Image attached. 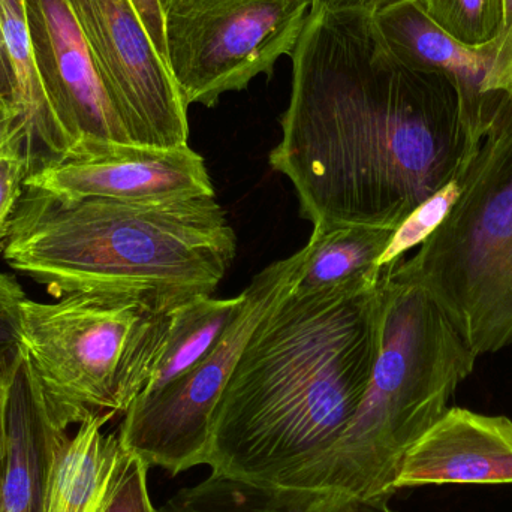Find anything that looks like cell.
I'll list each match as a JSON object with an SVG mask.
<instances>
[{
  "instance_id": "obj_9",
  "label": "cell",
  "mask_w": 512,
  "mask_h": 512,
  "mask_svg": "<svg viewBox=\"0 0 512 512\" xmlns=\"http://www.w3.org/2000/svg\"><path fill=\"white\" fill-rule=\"evenodd\" d=\"M134 146H189L188 105L129 0H68Z\"/></svg>"
},
{
  "instance_id": "obj_18",
  "label": "cell",
  "mask_w": 512,
  "mask_h": 512,
  "mask_svg": "<svg viewBox=\"0 0 512 512\" xmlns=\"http://www.w3.org/2000/svg\"><path fill=\"white\" fill-rule=\"evenodd\" d=\"M390 228L337 225L313 230L294 291L307 292L379 273V258L393 237Z\"/></svg>"
},
{
  "instance_id": "obj_21",
  "label": "cell",
  "mask_w": 512,
  "mask_h": 512,
  "mask_svg": "<svg viewBox=\"0 0 512 512\" xmlns=\"http://www.w3.org/2000/svg\"><path fill=\"white\" fill-rule=\"evenodd\" d=\"M463 174H457L444 188L439 189L433 197L418 206L402 224L399 225L388 243L387 249L378 261L379 268L391 267L402 261L411 249L423 245L436 228L442 224L451 207L462 191Z\"/></svg>"
},
{
  "instance_id": "obj_31",
  "label": "cell",
  "mask_w": 512,
  "mask_h": 512,
  "mask_svg": "<svg viewBox=\"0 0 512 512\" xmlns=\"http://www.w3.org/2000/svg\"><path fill=\"white\" fill-rule=\"evenodd\" d=\"M159 2H161L164 11L167 12L168 9H170V6L173 5L174 2H177V0H159Z\"/></svg>"
},
{
  "instance_id": "obj_30",
  "label": "cell",
  "mask_w": 512,
  "mask_h": 512,
  "mask_svg": "<svg viewBox=\"0 0 512 512\" xmlns=\"http://www.w3.org/2000/svg\"><path fill=\"white\" fill-rule=\"evenodd\" d=\"M512 29V0H504V32ZM502 32V33H504Z\"/></svg>"
},
{
  "instance_id": "obj_27",
  "label": "cell",
  "mask_w": 512,
  "mask_h": 512,
  "mask_svg": "<svg viewBox=\"0 0 512 512\" xmlns=\"http://www.w3.org/2000/svg\"><path fill=\"white\" fill-rule=\"evenodd\" d=\"M400 0H315V3L328 6V8H363L376 12L385 6L393 5Z\"/></svg>"
},
{
  "instance_id": "obj_3",
  "label": "cell",
  "mask_w": 512,
  "mask_h": 512,
  "mask_svg": "<svg viewBox=\"0 0 512 512\" xmlns=\"http://www.w3.org/2000/svg\"><path fill=\"white\" fill-rule=\"evenodd\" d=\"M237 254V237L215 195L185 200H63L24 189L2 255L59 298L128 295L171 313L212 295Z\"/></svg>"
},
{
  "instance_id": "obj_16",
  "label": "cell",
  "mask_w": 512,
  "mask_h": 512,
  "mask_svg": "<svg viewBox=\"0 0 512 512\" xmlns=\"http://www.w3.org/2000/svg\"><path fill=\"white\" fill-rule=\"evenodd\" d=\"M156 512H394L390 499H363L336 490L258 484L213 474L183 487Z\"/></svg>"
},
{
  "instance_id": "obj_7",
  "label": "cell",
  "mask_w": 512,
  "mask_h": 512,
  "mask_svg": "<svg viewBox=\"0 0 512 512\" xmlns=\"http://www.w3.org/2000/svg\"><path fill=\"white\" fill-rule=\"evenodd\" d=\"M304 248L267 265L243 291L242 312L216 348L179 378L141 393L123 414V448L147 468L171 475L206 465L212 415L252 331L262 316L285 297L300 276Z\"/></svg>"
},
{
  "instance_id": "obj_29",
  "label": "cell",
  "mask_w": 512,
  "mask_h": 512,
  "mask_svg": "<svg viewBox=\"0 0 512 512\" xmlns=\"http://www.w3.org/2000/svg\"><path fill=\"white\" fill-rule=\"evenodd\" d=\"M6 379L0 376V468H2L3 445H5V400Z\"/></svg>"
},
{
  "instance_id": "obj_15",
  "label": "cell",
  "mask_w": 512,
  "mask_h": 512,
  "mask_svg": "<svg viewBox=\"0 0 512 512\" xmlns=\"http://www.w3.org/2000/svg\"><path fill=\"white\" fill-rule=\"evenodd\" d=\"M116 417L101 414L78 424L77 433L60 447L45 512H108L134 457L119 433H102Z\"/></svg>"
},
{
  "instance_id": "obj_23",
  "label": "cell",
  "mask_w": 512,
  "mask_h": 512,
  "mask_svg": "<svg viewBox=\"0 0 512 512\" xmlns=\"http://www.w3.org/2000/svg\"><path fill=\"white\" fill-rule=\"evenodd\" d=\"M29 174L26 141H12L0 149V249L8 236L12 216L23 197Z\"/></svg>"
},
{
  "instance_id": "obj_17",
  "label": "cell",
  "mask_w": 512,
  "mask_h": 512,
  "mask_svg": "<svg viewBox=\"0 0 512 512\" xmlns=\"http://www.w3.org/2000/svg\"><path fill=\"white\" fill-rule=\"evenodd\" d=\"M0 30L14 78V101L29 135L32 174L44 165L71 158L72 150L54 120L36 72L24 0H0Z\"/></svg>"
},
{
  "instance_id": "obj_6",
  "label": "cell",
  "mask_w": 512,
  "mask_h": 512,
  "mask_svg": "<svg viewBox=\"0 0 512 512\" xmlns=\"http://www.w3.org/2000/svg\"><path fill=\"white\" fill-rule=\"evenodd\" d=\"M168 325L170 313L128 295L27 298L23 348L54 421L68 430L95 415L125 414L155 370Z\"/></svg>"
},
{
  "instance_id": "obj_26",
  "label": "cell",
  "mask_w": 512,
  "mask_h": 512,
  "mask_svg": "<svg viewBox=\"0 0 512 512\" xmlns=\"http://www.w3.org/2000/svg\"><path fill=\"white\" fill-rule=\"evenodd\" d=\"M24 140L29 152V135L20 108L0 84V149L12 141ZM30 159V152H29Z\"/></svg>"
},
{
  "instance_id": "obj_20",
  "label": "cell",
  "mask_w": 512,
  "mask_h": 512,
  "mask_svg": "<svg viewBox=\"0 0 512 512\" xmlns=\"http://www.w3.org/2000/svg\"><path fill=\"white\" fill-rule=\"evenodd\" d=\"M424 14L466 47H483L504 32V0H417Z\"/></svg>"
},
{
  "instance_id": "obj_28",
  "label": "cell",
  "mask_w": 512,
  "mask_h": 512,
  "mask_svg": "<svg viewBox=\"0 0 512 512\" xmlns=\"http://www.w3.org/2000/svg\"><path fill=\"white\" fill-rule=\"evenodd\" d=\"M0 84L14 98V78H12L11 66H9L8 56H6L2 30H0Z\"/></svg>"
},
{
  "instance_id": "obj_13",
  "label": "cell",
  "mask_w": 512,
  "mask_h": 512,
  "mask_svg": "<svg viewBox=\"0 0 512 512\" xmlns=\"http://www.w3.org/2000/svg\"><path fill=\"white\" fill-rule=\"evenodd\" d=\"M512 484V421L450 408L406 453L394 490Z\"/></svg>"
},
{
  "instance_id": "obj_10",
  "label": "cell",
  "mask_w": 512,
  "mask_h": 512,
  "mask_svg": "<svg viewBox=\"0 0 512 512\" xmlns=\"http://www.w3.org/2000/svg\"><path fill=\"white\" fill-rule=\"evenodd\" d=\"M36 72L71 158L134 146L68 0H24Z\"/></svg>"
},
{
  "instance_id": "obj_19",
  "label": "cell",
  "mask_w": 512,
  "mask_h": 512,
  "mask_svg": "<svg viewBox=\"0 0 512 512\" xmlns=\"http://www.w3.org/2000/svg\"><path fill=\"white\" fill-rule=\"evenodd\" d=\"M243 304L242 292L233 298L201 295L174 309L161 357L143 393L164 387L206 358L242 312Z\"/></svg>"
},
{
  "instance_id": "obj_14",
  "label": "cell",
  "mask_w": 512,
  "mask_h": 512,
  "mask_svg": "<svg viewBox=\"0 0 512 512\" xmlns=\"http://www.w3.org/2000/svg\"><path fill=\"white\" fill-rule=\"evenodd\" d=\"M66 438L23 349L6 382L0 512H45L57 454Z\"/></svg>"
},
{
  "instance_id": "obj_11",
  "label": "cell",
  "mask_w": 512,
  "mask_h": 512,
  "mask_svg": "<svg viewBox=\"0 0 512 512\" xmlns=\"http://www.w3.org/2000/svg\"><path fill=\"white\" fill-rule=\"evenodd\" d=\"M388 47L408 65L444 75L459 95L469 141L480 149L499 114L512 101V30L483 47H466L439 29L417 0L375 12Z\"/></svg>"
},
{
  "instance_id": "obj_24",
  "label": "cell",
  "mask_w": 512,
  "mask_h": 512,
  "mask_svg": "<svg viewBox=\"0 0 512 512\" xmlns=\"http://www.w3.org/2000/svg\"><path fill=\"white\" fill-rule=\"evenodd\" d=\"M147 471L138 459H132L108 512H156L147 486Z\"/></svg>"
},
{
  "instance_id": "obj_2",
  "label": "cell",
  "mask_w": 512,
  "mask_h": 512,
  "mask_svg": "<svg viewBox=\"0 0 512 512\" xmlns=\"http://www.w3.org/2000/svg\"><path fill=\"white\" fill-rule=\"evenodd\" d=\"M385 273L292 288L262 316L213 411V474L279 484L336 444L381 349Z\"/></svg>"
},
{
  "instance_id": "obj_25",
  "label": "cell",
  "mask_w": 512,
  "mask_h": 512,
  "mask_svg": "<svg viewBox=\"0 0 512 512\" xmlns=\"http://www.w3.org/2000/svg\"><path fill=\"white\" fill-rule=\"evenodd\" d=\"M143 23L150 41L168 66L167 33H165V11L159 0H129ZM170 69V68H168Z\"/></svg>"
},
{
  "instance_id": "obj_5",
  "label": "cell",
  "mask_w": 512,
  "mask_h": 512,
  "mask_svg": "<svg viewBox=\"0 0 512 512\" xmlns=\"http://www.w3.org/2000/svg\"><path fill=\"white\" fill-rule=\"evenodd\" d=\"M390 273L423 288L478 357L512 345V101L466 168L447 218Z\"/></svg>"
},
{
  "instance_id": "obj_4",
  "label": "cell",
  "mask_w": 512,
  "mask_h": 512,
  "mask_svg": "<svg viewBox=\"0 0 512 512\" xmlns=\"http://www.w3.org/2000/svg\"><path fill=\"white\" fill-rule=\"evenodd\" d=\"M381 349L360 408L343 435L279 486L388 498L409 448L450 409L478 355L447 313L385 267Z\"/></svg>"
},
{
  "instance_id": "obj_22",
  "label": "cell",
  "mask_w": 512,
  "mask_h": 512,
  "mask_svg": "<svg viewBox=\"0 0 512 512\" xmlns=\"http://www.w3.org/2000/svg\"><path fill=\"white\" fill-rule=\"evenodd\" d=\"M23 286L12 274L0 271V376L8 381L23 352Z\"/></svg>"
},
{
  "instance_id": "obj_1",
  "label": "cell",
  "mask_w": 512,
  "mask_h": 512,
  "mask_svg": "<svg viewBox=\"0 0 512 512\" xmlns=\"http://www.w3.org/2000/svg\"><path fill=\"white\" fill-rule=\"evenodd\" d=\"M291 59L268 162L313 230H397L477 155L453 84L400 60L375 12L315 3Z\"/></svg>"
},
{
  "instance_id": "obj_12",
  "label": "cell",
  "mask_w": 512,
  "mask_h": 512,
  "mask_svg": "<svg viewBox=\"0 0 512 512\" xmlns=\"http://www.w3.org/2000/svg\"><path fill=\"white\" fill-rule=\"evenodd\" d=\"M26 188L63 200H185L215 195L206 162L191 147L117 146L98 155L66 158L30 174Z\"/></svg>"
},
{
  "instance_id": "obj_8",
  "label": "cell",
  "mask_w": 512,
  "mask_h": 512,
  "mask_svg": "<svg viewBox=\"0 0 512 512\" xmlns=\"http://www.w3.org/2000/svg\"><path fill=\"white\" fill-rule=\"evenodd\" d=\"M315 0H177L165 12L168 68L186 105L213 108L294 53Z\"/></svg>"
}]
</instances>
